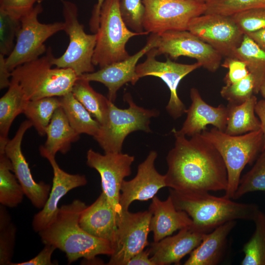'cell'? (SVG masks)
<instances>
[{"mask_svg":"<svg viewBox=\"0 0 265 265\" xmlns=\"http://www.w3.org/2000/svg\"><path fill=\"white\" fill-rule=\"evenodd\" d=\"M174 135V146L166 158L167 187L182 192L225 191L227 171L216 148L201 133L190 139Z\"/></svg>","mask_w":265,"mask_h":265,"instance_id":"6da1fadb","label":"cell"},{"mask_svg":"<svg viewBox=\"0 0 265 265\" xmlns=\"http://www.w3.org/2000/svg\"><path fill=\"white\" fill-rule=\"evenodd\" d=\"M86 207L79 199L63 205L55 220L38 233L44 244L53 245L65 253L69 264L81 258L92 261L98 255L110 256L113 253L110 242L91 235L80 227V217Z\"/></svg>","mask_w":265,"mask_h":265,"instance_id":"7a4b0ae2","label":"cell"},{"mask_svg":"<svg viewBox=\"0 0 265 265\" xmlns=\"http://www.w3.org/2000/svg\"><path fill=\"white\" fill-rule=\"evenodd\" d=\"M169 195L176 208L191 218L192 227L205 234L229 221H253L260 211L255 204L237 202L207 191L182 192L169 188Z\"/></svg>","mask_w":265,"mask_h":265,"instance_id":"3957f363","label":"cell"},{"mask_svg":"<svg viewBox=\"0 0 265 265\" xmlns=\"http://www.w3.org/2000/svg\"><path fill=\"white\" fill-rule=\"evenodd\" d=\"M54 57L51 48L45 55L17 67L11 80L17 82L28 101L62 97L71 92L78 79L69 68H52Z\"/></svg>","mask_w":265,"mask_h":265,"instance_id":"277c9868","label":"cell"},{"mask_svg":"<svg viewBox=\"0 0 265 265\" xmlns=\"http://www.w3.org/2000/svg\"><path fill=\"white\" fill-rule=\"evenodd\" d=\"M202 135L209 141L220 154L228 174V185L225 197L233 199L238 186L242 171L252 164L262 152L264 136L261 129L243 134L231 135L215 128L204 130Z\"/></svg>","mask_w":265,"mask_h":265,"instance_id":"5b68a950","label":"cell"},{"mask_svg":"<svg viewBox=\"0 0 265 265\" xmlns=\"http://www.w3.org/2000/svg\"><path fill=\"white\" fill-rule=\"evenodd\" d=\"M124 98L129 107L119 108L110 101L106 121L100 125L97 134L94 137L105 153L121 152L125 138L133 132H151V119L159 115V111L156 109L137 106L128 93Z\"/></svg>","mask_w":265,"mask_h":265,"instance_id":"8992f818","label":"cell"},{"mask_svg":"<svg viewBox=\"0 0 265 265\" xmlns=\"http://www.w3.org/2000/svg\"><path fill=\"white\" fill-rule=\"evenodd\" d=\"M120 0H105L100 13L96 32V46L92 57L93 65L100 68L122 61L130 55L126 45L132 37L142 35L130 30L121 15Z\"/></svg>","mask_w":265,"mask_h":265,"instance_id":"52a82bcc","label":"cell"},{"mask_svg":"<svg viewBox=\"0 0 265 265\" xmlns=\"http://www.w3.org/2000/svg\"><path fill=\"white\" fill-rule=\"evenodd\" d=\"M62 4L64 19V31L68 35L69 43L66 51L58 58L53 57L52 64L58 68L73 70L78 77L95 71L92 57L97 34H88L78 20V9L73 2L59 0Z\"/></svg>","mask_w":265,"mask_h":265,"instance_id":"ba28073f","label":"cell"},{"mask_svg":"<svg viewBox=\"0 0 265 265\" xmlns=\"http://www.w3.org/2000/svg\"><path fill=\"white\" fill-rule=\"evenodd\" d=\"M41 2L37 3L20 20L14 47L5 59L10 72L17 67L39 58L46 51L45 41L56 33L63 30L64 22L43 24L38 20L42 12Z\"/></svg>","mask_w":265,"mask_h":265,"instance_id":"9c48e42d","label":"cell"},{"mask_svg":"<svg viewBox=\"0 0 265 265\" xmlns=\"http://www.w3.org/2000/svg\"><path fill=\"white\" fill-rule=\"evenodd\" d=\"M144 31L160 35L172 30H187L190 21L205 13V2L195 0H142Z\"/></svg>","mask_w":265,"mask_h":265,"instance_id":"30bf717a","label":"cell"},{"mask_svg":"<svg viewBox=\"0 0 265 265\" xmlns=\"http://www.w3.org/2000/svg\"><path fill=\"white\" fill-rule=\"evenodd\" d=\"M151 216L149 210L137 212L122 211L118 217L113 253L107 265H126L132 257L144 250L148 245Z\"/></svg>","mask_w":265,"mask_h":265,"instance_id":"8fae6325","label":"cell"},{"mask_svg":"<svg viewBox=\"0 0 265 265\" xmlns=\"http://www.w3.org/2000/svg\"><path fill=\"white\" fill-rule=\"evenodd\" d=\"M187 30L216 50L223 57L234 58L244 33L231 16L203 14L193 18Z\"/></svg>","mask_w":265,"mask_h":265,"instance_id":"7c38bea8","label":"cell"},{"mask_svg":"<svg viewBox=\"0 0 265 265\" xmlns=\"http://www.w3.org/2000/svg\"><path fill=\"white\" fill-rule=\"evenodd\" d=\"M157 55L162 54L177 59L181 56L194 58L201 67L216 72L223 56L209 44L188 30L168 31L159 35L156 48Z\"/></svg>","mask_w":265,"mask_h":265,"instance_id":"4fadbf2b","label":"cell"},{"mask_svg":"<svg viewBox=\"0 0 265 265\" xmlns=\"http://www.w3.org/2000/svg\"><path fill=\"white\" fill-rule=\"evenodd\" d=\"M147 58L143 63L137 65L136 73L139 79L146 76L160 78L170 90V96L166 106L168 114L174 119L186 113V108L178 95L177 89L181 80L186 75L201 67L196 62L187 64L177 63L167 58L164 62L156 59L157 51L153 48L147 53Z\"/></svg>","mask_w":265,"mask_h":265,"instance_id":"5bb4252c","label":"cell"},{"mask_svg":"<svg viewBox=\"0 0 265 265\" xmlns=\"http://www.w3.org/2000/svg\"><path fill=\"white\" fill-rule=\"evenodd\" d=\"M86 159L87 165L100 174L102 192L120 216L122 212L119 203L121 187L125 178L131 174L134 157L122 152L102 155L90 149Z\"/></svg>","mask_w":265,"mask_h":265,"instance_id":"9a60e30c","label":"cell"},{"mask_svg":"<svg viewBox=\"0 0 265 265\" xmlns=\"http://www.w3.org/2000/svg\"><path fill=\"white\" fill-rule=\"evenodd\" d=\"M42 157L46 158L53 170V185L48 198L41 210L33 216L32 226L37 233L48 227L55 219L59 208L58 203L69 191L86 185L85 175L69 174L61 169L55 156L47 151L44 146L39 148Z\"/></svg>","mask_w":265,"mask_h":265,"instance_id":"2e32d148","label":"cell"},{"mask_svg":"<svg viewBox=\"0 0 265 265\" xmlns=\"http://www.w3.org/2000/svg\"><path fill=\"white\" fill-rule=\"evenodd\" d=\"M32 126V123L28 120L23 122L14 136L7 141L4 151L11 161L13 173L25 195L35 207L42 209L48 198L52 187L42 181H35L21 149L24 135Z\"/></svg>","mask_w":265,"mask_h":265,"instance_id":"e0dca14e","label":"cell"},{"mask_svg":"<svg viewBox=\"0 0 265 265\" xmlns=\"http://www.w3.org/2000/svg\"><path fill=\"white\" fill-rule=\"evenodd\" d=\"M159 35L152 34L145 46L128 58L111 63L96 72L86 73L79 78L88 81H96L104 84L108 89L107 98L114 103L119 89L125 84L130 82L134 85L139 80L136 73L137 62L149 51L157 47Z\"/></svg>","mask_w":265,"mask_h":265,"instance_id":"ac0fdd59","label":"cell"},{"mask_svg":"<svg viewBox=\"0 0 265 265\" xmlns=\"http://www.w3.org/2000/svg\"><path fill=\"white\" fill-rule=\"evenodd\" d=\"M158 154L151 151L145 159L137 167L135 176L131 180H124L121 187L119 203L122 211L129 210L134 201L152 199L162 188L167 187L165 175L156 169L155 162Z\"/></svg>","mask_w":265,"mask_h":265,"instance_id":"d6986e66","label":"cell"},{"mask_svg":"<svg viewBox=\"0 0 265 265\" xmlns=\"http://www.w3.org/2000/svg\"><path fill=\"white\" fill-rule=\"evenodd\" d=\"M191 104L186 109V119L181 129L172 131L173 134L192 136L206 130V126L213 125L218 130L225 132L227 119V108L223 105L217 107L210 106L202 99L199 91L191 88Z\"/></svg>","mask_w":265,"mask_h":265,"instance_id":"ffe728a7","label":"cell"},{"mask_svg":"<svg viewBox=\"0 0 265 265\" xmlns=\"http://www.w3.org/2000/svg\"><path fill=\"white\" fill-rule=\"evenodd\" d=\"M205 234L192 226L182 229L174 236L152 242L148 249L150 259L155 265H180L200 244Z\"/></svg>","mask_w":265,"mask_h":265,"instance_id":"44dd1931","label":"cell"},{"mask_svg":"<svg viewBox=\"0 0 265 265\" xmlns=\"http://www.w3.org/2000/svg\"><path fill=\"white\" fill-rule=\"evenodd\" d=\"M118 215L103 192L81 212L80 227L91 235L110 242L112 246L117 228Z\"/></svg>","mask_w":265,"mask_h":265,"instance_id":"7402d4cb","label":"cell"},{"mask_svg":"<svg viewBox=\"0 0 265 265\" xmlns=\"http://www.w3.org/2000/svg\"><path fill=\"white\" fill-rule=\"evenodd\" d=\"M149 210L152 214L150 230L153 233L155 242L192 225L191 218L184 211L176 208L170 195L164 201L155 196L152 198Z\"/></svg>","mask_w":265,"mask_h":265,"instance_id":"603a6c76","label":"cell"},{"mask_svg":"<svg viewBox=\"0 0 265 265\" xmlns=\"http://www.w3.org/2000/svg\"><path fill=\"white\" fill-rule=\"evenodd\" d=\"M236 224L231 221L206 234L200 244L190 253L185 265H216L225 251L227 238Z\"/></svg>","mask_w":265,"mask_h":265,"instance_id":"cb8c5ba5","label":"cell"},{"mask_svg":"<svg viewBox=\"0 0 265 265\" xmlns=\"http://www.w3.org/2000/svg\"><path fill=\"white\" fill-rule=\"evenodd\" d=\"M46 134L47 140L44 147L54 156L58 152L67 153L71 144L80 137V134L70 125L61 106L55 111L46 130Z\"/></svg>","mask_w":265,"mask_h":265,"instance_id":"d4e9b609","label":"cell"},{"mask_svg":"<svg viewBox=\"0 0 265 265\" xmlns=\"http://www.w3.org/2000/svg\"><path fill=\"white\" fill-rule=\"evenodd\" d=\"M257 102L256 97L253 95L242 104H228L227 125L224 132L229 135H238L261 129L260 120L255 114Z\"/></svg>","mask_w":265,"mask_h":265,"instance_id":"484cf974","label":"cell"},{"mask_svg":"<svg viewBox=\"0 0 265 265\" xmlns=\"http://www.w3.org/2000/svg\"><path fill=\"white\" fill-rule=\"evenodd\" d=\"M0 99V141L7 142L9 131L15 118L24 113L28 100L20 86L13 80Z\"/></svg>","mask_w":265,"mask_h":265,"instance_id":"4316f807","label":"cell"},{"mask_svg":"<svg viewBox=\"0 0 265 265\" xmlns=\"http://www.w3.org/2000/svg\"><path fill=\"white\" fill-rule=\"evenodd\" d=\"M234 58L245 63L254 80V93H259L265 80V52L244 34L240 46L236 50Z\"/></svg>","mask_w":265,"mask_h":265,"instance_id":"83f0119b","label":"cell"},{"mask_svg":"<svg viewBox=\"0 0 265 265\" xmlns=\"http://www.w3.org/2000/svg\"><path fill=\"white\" fill-rule=\"evenodd\" d=\"M61 106L72 128L80 134L85 133L93 137L100 129V123L70 92L60 97Z\"/></svg>","mask_w":265,"mask_h":265,"instance_id":"f1b7e54d","label":"cell"},{"mask_svg":"<svg viewBox=\"0 0 265 265\" xmlns=\"http://www.w3.org/2000/svg\"><path fill=\"white\" fill-rule=\"evenodd\" d=\"M72 93L100 125L106 121L110 101L96 92L89 84V81L79 78Z\"/></svg>","mask_w":265,"mask_h":265,"instance_id":"f546056e","label":"cell"},{"mask_svg":"<svg viewBox=\"0 0 265 265\" xmlns=\"http://www.w3.org/2000/svg\"><path fill=\"white\" fill-rule=\"evenodd\" d=\"M13 172L11 160L5 152H0V203L9 208H14L20 204L25 195Z\"/></svg>","mask_w":265,"mask_h":265,"instance_id":"4dcf8cb0","label":"cell"},{"mask_svg":"<svg viewBox=\"0 0 265 265\" xmlns=\"http://www.w3.org/2000/svg\"><path fill=\"white\" fill-rule=\"evenodd\" d=\"M60 106V97H45L28 101L24 113L39 135L44 136L55 111Z\"/></svg>","mask_w":265,"mask_h":265,"instance_id":"1f68e13d","label":"cell"},{"mask_svg":"<svg viewBox=\"0 0 265 265\" xmlns=\"http://www.w3.org/2000/svg\"><path fill=\"white\" fill-rule=\"evenodd\" d=\"M253 221L255 229L243 246L241 265H265V213L260 210Z\"/></svg>","mask_w":265,"mask_h":265,"instance_id":"d6a6232c","label":"cell"},{"mask_svg":"<svg viewBox=\"0 0 265 265\" xmlns=\"http://www.w3.org/2000/svg\"><path fill=\"white\" fill-rule=\"evenodd\" d=\"M265 192V149H264L252 168L240 179L233 199L254 191Z\"/></svg>","mask_w":265,"mask_h":265,"instance_id":"836d02e7","label":"cell"},{"mask_svg":"<svg viewBox=\"0 0 265 265\" xmlns=\"http://www.w3.org/2000/svg\"><path fill=\"white\" fill-rule=\"evenodd\" d=\"M16 234L15 225L5 208L0 206V265H11Z\"/></svg>","mask_w":265,"mask_h":265,"instance_id":"e575fe53","label":"cell"},{"mask_svg":"<svg viewBox=\"0 0 265 265\" xmlns=\"http://www.w3.org/2000/svg\"><path fill=\"white\" fill-rule=\"evenodd\" d=\"M204 14L231 16L251 9H265V0H207Z\"/></svg>","mask_w":265,"mask_h":265,"instance_id":"d590c367","label":"cell"},{"mask_svg":"<svg viewBox=\"0 0 265 265\" xmlns=\"http://www.w3.org/2000/svg\"><path fill=\"white\" fill-rule=\"evenodd\" d=\"M119 9L122 19L129 29L142 35L149 33L144 31L145 9L142 0H120Z\"/></svg>","mask_w":265,"mask_h":265,"instance_id":"8d00e7d4","label":"cell"},{"mask_svg":"<svg viewBox=\"0 0 265 265\" xmlns=\"http://www.w3.org/2000/svg\"><path fill=\"white\" fill-rule=\"evenodd\" d=\"M254 83L249 74L240 80L226 84L220 91L222 98L228 101V104L239 105L250 98L254 93Z\"/></svg>","mask_w":265,"mask_h":265,"instance_id":"74e56055","label":"cell"},{"mask_svg":"<svg viewBox=\"0 0 265 265\" xmlns=\"http://www.w3.org/2000/svg\"><path fill=\"white\" fill-rule=\"evenodd\" d=\"M20 20L0 11V53L8 55L12 51L14 41L20 27Z\"/></svg>","mask_w":265,"mask_h":265,"instance_id":"f35d334b","label":"cell"},{"mask_svg":"<svg viewBox=\"0 0 265 265\" xmlns=\"http://www.w3.org/2000/svg\"><path fill=\"white\" fill-rule=\"evenodd\" d=\"M245 34L265 28V9H251L231 16Z\"/></svg>","mask_w":265,"mask_h":265,"instance_id":"ab89813d","label":"cell"},{"mask_svg":"<svg viewBox=\"0 0 265 265\" xmlns=\"http://www.w3.org/2000/svg\"><path fill=\"white\" fill-rule=\"evenodd\" d=\"M41 0H0V11L20 19Z\"/></svg>","mask_w":265,"mask_h":265,"instance_id":"60d3db41","label":"cell"},{"mask_svg":"<svg viewBox=\"0 0 265 265\" xmlns=\"http://www.w3.org/2000/svg\"><path fill=\"white\" fill-rule=\"evenodd\" d=\"M223 66L229 69L225 78L226 84L237 82L249 74L245 63L237 58H226Z\"/></svg>","mask_w":265,"mask_h":265,"instance_id":"b9f144b4","label":"cell"},{"mask_svg":"<svg viewBox=\"0 0 265 265\" xmlns=\"http://www.w3.org/2000/svg\"><path fill=\"white\" fill-rule=\"evenodd\" d=\"M43 249L32 259L21 263H13L11 265H53L52 256L56 248L51 244H45Z\"/></svg>","mask_w":265,"mask_h":265,"instance_id":"7bdbcfd3","label":"cell"},{"mask_svg":"<svg viewBox=\"0 0 265 265\" xmlns=\"http://www.w3.org/2000/svg\"><path fill=\"white\" fill-rule=\"evenodd\" d=\"M5 56L0 53V89H3L9 86L11 77V72L8 69L6 62Z\"/></svg>","mask_w":265,"mask_h":265,"instance_id":"ee69618b","label":"cell"},{"mask_svg":"<svg viewBox=\"0 0 265 265\" xmlns=\"http://www.w3.org/2000/svg\"><path fill=\"white\" fill-rule=\"evenodd\" d=\"M126 265H155L150 257L148 249L143 250L132 257Z\"/></svg>","mask_w":265,"mask_h":265,"instance_id":"f6af8a7d","label":"cell"},{"mask_svg":"<svg viewBox=\"0 0 265 265\" xmlns=\"http://www.w3.org/2000/svg\"><path fill=\"white\" fill-rule=\"evenodd\" d=\"M105 0H98L97 3L94 5L92 10L89 25L91 30L94 33H96L99 27L100 10Z\"/></svg>","mask_w":265,"mask_h":265,"instance_id":"bcb514c9","label":"cell"},{"mask_svg":"<svg viewBox=\"0 0 265 265\" xmlns=\"http://www.w3.org/2000/svg\"><path fill=\"white\" fill-rule=\"evenodd\" d=\"M255 111L258 115L261 123V130L263 131L264 136V149H265V100H260L257 102L255 106Z\"/></svg>","mask_w":265,"mask_h":265,"instance_id":"7dc6e473","label":"cell"},{"mask_svg":"<svg viewBox=\"0 0 265 265\" xmlns=\"http://www.w3.org/2000/svg\"><path fill=\"white\" fill-rule=\"evenodd\" d=\"M245 34L265 52V28Z\"/></svg>","mask_w":265,"mask_h":265,"instance_id":"c3c4849f","label":"cell"},{"mask_svg":"<svg viewBox=\"0 0 265 265\" xmlns=\"http://www.w3.org/2000/svg\"><path fill=\"white\" fill-rule=\"evenodd\" d=\"M260 93L263 98H265V80L263 83L260 91Z\"/></svg>","mask_w":265,"mask_h":265,"instance_id":"681fc988","label":"cell"},{"mask_svg":"<svg viewBox=\"0 0 265 265\" xmlns=\"http://www.w3.org/2000/svg\"><path fill=\"white\" fill-rule=\"evenodd\" d=\"M198 0V1H203V2H205L207 1V0Z\"/></svg>","mask_w":265,"mask_h":265,"instance_id":"f907efd6","label":"cell"}]
</instances>
